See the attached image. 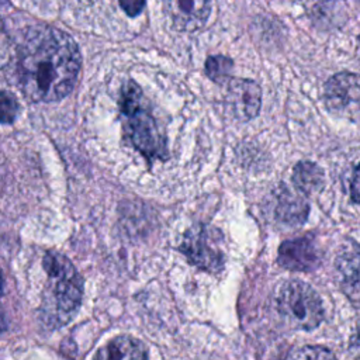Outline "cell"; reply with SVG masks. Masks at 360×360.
Wrapping results in <instances>:
<instances>
[{
  "mask_svg": "<svg viewBox=\"0 0 360 360\" xmlns=\"http://www.w3.org/2000/svg\"><path fill=\"white\" fill-rule=\"evenodd\" d=\"M6 328H7V322H6V318H4V312L0 307V335L6 330Z\"/></svg>",
  "mask_w": 360,
  "mask_h": 360,
  "instance_id": "obj_19",
  "label": "cell"
},
{
  "mask_svg": "<svg viewBox=\"0 0 360 360\" xmlns=\"http://www.w3.org/2000/svg\"><path fill=\"white\" fill-rule=\"evenodd\" d=\"M180 252L198 269L218 271L224 267L221 235L205 225H195L183 235Z\"/></svg>",
  "mask_w": 360,
  "mask_h": 360,
  "instance_id": "obj_5",
  "label": "cell"
},
{
  "mask_svg": "<svg viewBox=\"0 0 360 360\" xmlns=\"http://www.w3.org/2000/svg\"><path fill=\"white\" fill-rule=\"evenodd\" d=\"M260 104L262 90L255 80L229 79L225 105L236 120L248 121L256 118L260 111Z\"/></svg>",
  "mask_w": 360,
  "mask_h": 360,
  "instance_id": "obj_6",
  "label": "cell"
},
{
  "mask_svg": "<svg viewBox=\"0 0 360 360\" xmlns=\"http://www.w3.org/2000/svg\"><path fill=\"white\" fill-rule=\"evenodd\" d=\"M121 8L125 11L127 15L129 17H136L139 15L146 4V0H118Z\"/></svg>",
  "mask_w": 360,
  "mask_h": 360,
  "instance_id": "obj_17",
  "label": "cell"
},
{
  "mask_svg": "<svg viewBox=\"0 0 360 360\" xmlns=\"http://www.w3.org/2000/svg\"><path fill=\"white\" fill-rule=\"evenodd\" d=\"M142 90L141 87L128 80L121 89L120 110L125 115V135L141 152L148 163L155 160L167 159V143L165 135L159 131L155 118L141 104Z\"/></svg>",
  "mask_w": 360,
  "mask_h": 360,
  "instance_id": "obj_3",
  "label": "cell"
},
{
  "mask_svg": "<svg viewBox=\"0 0 360 360\" xmlns=\"http://www.w3.org/2000/svg\"><path fill=\"white\" fill-rule=\"evenodd\" d=\"M18 101L7 90H0V124H11L18 114Z\"/></svg>",
  "mask_w": 360,
  "mask_h": 360,
  "instance_id": "obj_16",
  "label": "cell"
},
{
  "mask_svg": "<svg viewBox=\"0 0 360 360\" xmlns=\"http://www.w3.org/2000/svg\"><path fill=\"white\" fill-rule=\"evenodd\" d=\"M166 15L179 31L202 28L212 11V0H162Z\"/></svg>",
  "mask_w": 360,
  "mask_h": 360,
  "instance_id": "obj_7",
  "label": "cell"
},
{
  "mask_svg": "<svg viewBox=\"0 0 360 360\" xmlns=\"http://www.w3.org/2000/svg\"><path fill=\"white\" fill-rule=\"evenodd\" d=\"M325 181L323 170L314 162L305 160L295 165L292 170V183L300 191L314 193L318 191Z\"/></svg>",
  "mask_w": 360,
  "mask_h": 360,
  "instance_id": "obj_13",
  "label": "cell"
},
{
  "mask_svg": "<svg viewBox=\"0 0 360 360\" xmlns=\"http://www.w3.org/2000/svg\"><path fill=\"white\" fill-rule=\"evenodd\" d=\"M308 211L309 205L307 200L281 184L273 208L274 219L285 226H300L305 222Z\"/></svg>",
  "mask_w": 360,
  "mask_h": 360,
  "instance_id": "obj_10",
  "label": "cell"
},
{
  "mask_svg": "<svg viewBox=\"0 0 360 360\" xmlns=\"http://www.w3.org/2000/svg\"><path fill=\"white\" fill-rule=\"evenodd\" d=\"M42 264L48 280L39 308L41 321L48 328H60L80 307L83 280L70 260L58 252H46Z\"/></svg>",
  "mask_w": 360,
  "mask_h": 360,
  "instance_id": "obj_2",
  "label": "cell"
},
{
  "mask_svg": "<svg viewBox=\"0 0 360 360\" xmlns=\"http://www.w3.org/2000/svg\"><path fill=\"white\" fill-rule=\"evenodd\" d=\"M94 360H148L145 345L131 336H117L98 349Z\"/></svg>",
  "mask_w": 360,
  "mask_h": 360,
  "instance_id": "obj_12",
  "label": "cell"
},
{
  "mask_svg": "<svg viewBox=\"0 0 360 360\" xmlns=\"http://www.w3.org/2000/svg\"><path fill=\"white\" fill-rule=\"evenodd\" d=\"M352 200L353 202L359 201V173H357V165L353 166V174H352Z\"/></svg>",
  "mask_w": 360,
  "mask_h": 360,
  "instance_id": "obj_18",
  "label": "cell"
},
{
  "mask_svg": "<svg viewBox=\"0 0 360 360\" xmlns=\"http://www.w3.org/2000/svg\"><path fill=\"white\" fill-rule=\"evenodd\" d=\"M273 300L281 321L292 329L312 330L323 319L325 311L319 295L301 280L280 283Z\"/></svg>",
  "mask_w": 360,
  "mask_h": 360,
  "instance_id": "obj_4",
  "label": "cell"
},
{
  "mask_svg": "<svg viewBox=\"0 0 360 360\" xmlns=\"http://www.w3.org/2000/svg\"><path fill=\"white\" fill-rule=\"evenodd\" d=\"M285 360H336V357L326 347L304 346L292 350Z\"/></svg>",
  "mask_w": 360,
  "mask_h": 360,
  "instance_id": "obj_15",
  "label": "cell"
},
{
  "mask_svg": "<svg viewBox=\"0 0 360 360\" xmlns=\"http://www.w3.org/2000/svg\"><path fill=\"white\" fill-rule=\"evenodd\" d=\"M232 70L233 62L228 56L214 55L207 58L205 60V73L211 80L217 83H225L226 80H229Z\"/></svg>",
  "mask_w": 360,
  "mask_h": 360,
  "instance_id": "obj_14",
  "label": "cell"
},
{
  "mask_svg": "<svg viewBox=\"0 0 360 360\" xmlns=\"http://www.w3.org/2000/svg\"><path fill=\"white\" fill-rule=\"evenodd\" d=\"M80 65L79 46L69 34L55 27H37L18 48L17 83L31 101H58L73 90Z\"/></svg>",
  "mask_w": 360,
  "mask_h": 360,
  "instance_id": "obj_1",
  "label": "cell"
},
{
  "mask_svg": "<svg viewBox=\"0 0 360 360\" xmlns=\"http://www.w3.org/2000/svg\"><path fill=\"white\" fill-rule=\"evenodd\" d=\"M336 271L340 287L357 301L359 295V249L354 242L352 246H345L336 257Z\"/></svg>",
  "mask_w": 360,
  "mask_h": 360,
  "instance_id": "obj_11",
  "label": "cell"
},
{
  "mask_svg": "<svg viewBox=\"0 0 360 360\" xmlns=\"http://www.w3.org/2000/svg\"><path fill=\"white\" fill-rule=\"evenodd\" d=\"M3 292H4V283H3V276L0 271V297L3 295Z\"/></svg>",
  "mask_w": 360,
  "mask_h": 360,
  "instance_id": "obj_20",
  "label": "cell"
},
{
  "mask_svg": "<svg viewBox=\"0 0 360 360\" xmlns=\"http://www.w3.org/2000/svg\"><path fill=\"white\" fill-rule=\"evenodd\" d=\"M321 263V250L312 236L285 240L278 248V264L288 270L311 271Z\"/></svg>",
  "mask_w": 360,
  "mask_h": 360,
  "instance_id": "obj_8",
  "label": "cell"
},
{
  "mask_svg": "<svg viewBox=\"0 0 360 360\" xmlns=\"http://www.w3.org/2000/svg\"><path fill=\"white\" fill-rule=\"evenodd\" d=\"M359 96V77L354 73H336L325 84V104L336 114L350 110L356 111Z\"/></svg>",
  "mask_w": 360,
  "mask_h": 360,
  "instance_id": "obj_9",
  "label": "cell"
}]
</instances>
